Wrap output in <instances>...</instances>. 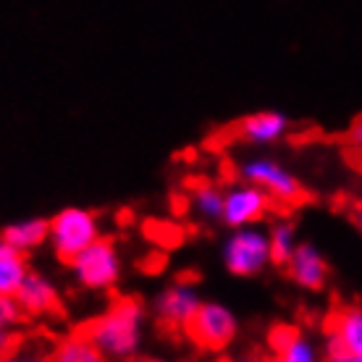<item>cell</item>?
Here are the masks:
<instances>
[{"label": "cell", "mask_w": 362, "mask_h": 362, "mask_svg": "<svg viewBox=\"0 0 362 362\" xmlns=\"http://www.w3.org/2000/svg\"><path fill=\"white\" fill-rule=\"evenodd\" d=\"M84 334L100 346L110 362H124L136 357L145 346L147 313L145 305L134 297L116 299L98 317H92L84 326Z\"/></svg>", "instance_id": "1"}, {"label": "cell", "mask_w": 362, "mask_h": 362, "mask_svg": "<svg viewBox=\"0 0 362 362\" xmlns=\"http://www.w3.org/2000/svg\"><path fill=\"white\" fill-rule=\"evenodd\" d=\"M221 260L236 279L260 276L273 263L268 231H263L257 223L231 228V234L223 239V247H221Z\"/></svg>", "instance_id": "2"}, {"label": "cell", "mask_w": 362, "mask_h": 362, "mask_svg": "<svg viewBox=\"0 0 362 362\" xmlns=\"http://www.w3.org/2000/svg\"><path fill=\"white\" fill-rule=\"evenodd\" d=\"M100 218L87 208H61L50 218V234H47V245L53 247V252L61 260H71L76 255L87 250L92 242L100 239Z\"/></svg>", "instance_id": "3"}, {"label": "cell", "mask_w": 362, "mask_h": 362, "mask_svg": "<svg viewBox=\"0 0 362 362\" xmlns=\"http://www.w3.org/2000/svg\"><path fill=\"white\" fill-rule=\"evenodd\" d=\"M69 268H71L74 281H76L82 289L108 291L121 281L124 260H121L118 247L113 245L110 239L100 236L98 242H92L87 250H82L76 257L69 260Z\"/></svg>", "instance_id": "4"}, {"label": "cell", "mask_w": 362, "mask_h": 362, "mask_svg": "<svg viewBox=\"0 0 362 362\" xmlns=\"http://www.w3.org/2000/svg\"><path fill=\"white\" fill-rule=\"evenodd\" d=\"M187 334L205 352H223L239 336V317L228 305L208 299L202 302L187 326Z\"/></svg>", "instance_id": "5"}, {"label": "cell", "mask_w": 362, "mask_h": 362, "mask_svg": "<svg viewBox=\"0 0 362 362\" xmlns=\"http://www.w3.org/2000/svg\"><path fill=\"white\" fill-rule=\"evenodd\" d=\"M239 176L242 181H250L255 187L268 194L276 202H284V205H291L302 197V184L294 173L286 168L284 163H279L276 158H265V155H257V158H250L239 165Z\"/></svg>", "instance_id": "6"}, {"label": "cell", "mask_w": 362, "mask_h": 362, "mask_svg": "<svg viewBox=\"0 0 362 362\" xmlns=\"http://www.w3.org/2000/svg\"><path fill=\"white\" fill-rule=\"evenodd\" d=\"M271 202L273 199L260 187H255L250 181H239L234 187L223 189V216H221V223H226L228 228L260 223L268 216Z\"/></svg>", "instance_id": "7"}, {"label": "cell", "mask_w": 362, "mask_h": 362, "mask_svg": "<svg viewBox=\"0 0 362 362\" xmlns=\"http://www.w3.org/2000/svg\"><path fill=\"white\" fill-rule=\"evenodd\" d=\"M199 305H202V297L192 281H173L163 291H158V297L153 299V313L163 326L187 331Z\"/></svg>", "instance_id": "8"}, {"label": "cell", "mask_w": 362, "mask_h": 362, "mask_svg": "<svg viewBox=\"0 0 362 362\" xmlns=\"http://www.w3.org/2000/svg\"><path fill=\"white\" fill-rule=\"evenodd\" d=\"M286 273L289 279L308 291H320L328 281V263L323 252L310 242H299L297 250L286 260Z\"/></svg>", "instance_id": "9"}, {"label": "cell", "mask_w": 362, "mask_h": 362, "mask_svg": "<svg viewBox=\"0 0 362 362\" xmlns=\"http://www.w3.org/2000/svg\"><path fill=\"white\" fill-rule=\"evenodd\" d=\"M18 305L24 308V315L29 317H42V315H53L61 308V291L53 281L42 276L37 271H29L24 284L18 286L16 291Z\"/></svg>", "instance_id": "10"}, {"label": "cell", "mask_w": 362, "mask_h": 362, "mask_svg": "<svg viewBox=\"0 0 362 362\" xmlns=\"http://www.w3.org/2000/svg\"><path fill=\"white\" fill-rule=\"evenodd\" d=\"M291 118L281 110H260L252 116L242 118L239 136L250 145H276L279 139L289 134Z\"/></svg>", "instance_id": "11"}, {"label": "cell", "mask_w": 362, "mask_h": 362, "mask_svg": "<svg viewBox=\"0 0 362 362\" xmlns=\"http://www.w3.org/2000/svg\"><path fill=\"white\" fill-rule=\"evenodd\" d=\"M326 349H341L354 357L362 354V310L344 308L339 310L328 323V344Z\"/></svg>", "instance_id": "12"}, {"label": "cell", "mask_w": 362, "mask_h": 362, "mask_svg": "<svg viewBox=\"0 0 362 362\" xmlns=\"http://www.w3.org/2000/svg\"><path fill=\"white\" fill-rule=\"evenodd\" d=\"M271 346L273 357L268 362H323L320 349L297 328L279 326L271 334Z\"/></svg>", "instance_id": "13"}, {"label": "cell", "mask_w": 362, "mask_h": 362, "mask_svg": "<svg viewBox=\"0 0 362 362\" xmlns=\"http://www.w3.org/2000/svg\"><path fill=\"white\" fill-rule=\"evenodd\" d=\"M0 234L6 236V242L13 250H18L21 255H29L40 250L42 245H47L50 221H45V218H21V221H13L8 226H3Z\"/></svg>", "instance_id": "14"}, {"label": "cell", "mask_w": 362, "mask_h": 362, "mask_svg": "<svg viewBox=\"0 0 362 362\" xmlns=\"http://www.w3.org/2000/svg\"><path fill=\"white\" fill-rule=\"evenodd\" d=\"M29 273V265L24 255L13 250L0 234V294H16Z\"/></svg>", "instance_id": "15"}, {"label": "cell", "mask_w": 362, "mask_h": 362, "mask_svg": "<svg viewBox=\"0 0 362 362\" xmlns=\"http://www.w3.org/2000/svg\"><path fill=\"white\" fill-rule=\"evenodd\" d=\"M189 210L199 221H221L223 216V189L210 181H197L189 189Z\"/></svg>", "instance_id": "16"}, {"label": "cell", "mask_w": 362, "mask_h": 362, "mask_svg": "<svg viewBox=\"0 0 362 362\" xmlns=\"http://www.w3.org/2000/svg\"><path fill=\"white\" fill-rule=\"evenodd\" d=\"M50 360L53 362H110L84 331L82 334L66 336L64 341L53 349V357H50Z\"/></svg>", "instance_id": "17"}, {"label": "cell", "mask_w": 362, "mask_h": 362, "mask_svg": "<svg viewBox=\"0 0 362 362\" xmlns=\"http://www.w3.org/2000/svg\"><path fill=\"white\" fill-rule=\"evenodd\" d=\"M268 239H271V255L273 263L286 265V260L291 257V252L297 250L299 239H297V228L291 221H276L268 231Z\"/></svg>", "instance_id": "18"}, {"label": "cell", "mask_w": 362, "mask_h": 362, "mask_svg": "<svg viewBox=\"0 0 362 362\" xmlns=\"http://www.w3.org/2000/svg\"><path fill=\"white\" fill-rule=\"evenodd\" d=\"M24 317L27 315L16 294H0V328H16Z\"/></svg>", "instance_id": "19"}, {"label": "cell", "mask_w": 362, "mask_h": 362, "mask_svg": "<svg viewBox=\"0 0 362 362\" xmlns=\"http://www.w3.org/2000/svg\"><path fill=\"white\" fill-rule=\"evenodd\" d=\"M0 362H53L45 354H37V352H11L6 357H0Z\"/></svg>", "instance_id": "20"}, {"label": "cell", "mask_w": 362, "mask_h": 362, "mask_svg": "<svg viewBox=\"0 0 362 362\" xmlns=\"http://www.w3.org/2000/svg\"><path fill=\"white\" fill-rule=\"evenodd\" d=\"M16 334H13V328H0V357H6V354L16 352Z\"/></svg>", "instance_id": "21"}, {"label": "cell", "mask_w": 362, "mask_h": 362, "mask_svg": "<svg viewBox=\"0 0 362 362\" xmlns=\"http://www.w3.org/2000/svg\"><path fill=\"white\" fill-rule=\"evenodd\" d=\"M326 362H360V357L341 352V349H326Z\"/></svg>", "instance_id": "22"}, {"label": "cell", "mask_w": 362, "mask_h": 362, "mask_svg": "<svg viewBox=\"0 0 362 362\" xmlns=\"http://www.w3.org/2000/svg\"><path fill=\"white\" fill-rule=\"evenodd\" d=\"M349 142L354 147H362V121H354L352 129H349Z\"/></svg>", "instance_id": "23"}, {"label": "cell", "mask_w": 362, "mask_h": 362, "mask_svg": "<svg viewBox=\"0 0 362 362\" xmlns=\"http://www.w3.org/2000/svg\"><path fill=\"white\" fill-rule=\"evenodd\" d=\"M124 362H171V360H163V357H153V354H136V357H129Z\"/></svg>", "instance_id": "24"}, {"label": "cell", "mask_w": 362, "mask_h": 362, "mask_svg": "<svg viewBox=\"0 0 362 362\" xmlns=\"http://www.w3.org/2000/svg\"><path fill=\"white\" fill-rule=\"evenodd\" d=\"M223 362H263V360H257L252 354H239V357H226Z\"/></svg>", "instance_id": "25"}, {"label": "cell", "mask_w": 362, "mask_h": 362, "mask_svg": "<svg viewBox=\"0 0 362 362\" xmlns=\"http://www.w3.org/2000/svg\"><path fill=\"white\" fill-rule=\"evenodd\" d=\"M354 226L360 228V234H362V205L357 210H354Z\"/></svg>", "instance_id": "26"}, {"label": "cell", "mask_w": 362, "mask_h": 362, "mask_svg": "<svg viewBox=\"0 0 362 362\" xmlns=\"http://www.w3.org/2000/svg\"><path fill=\"white\" fill-rule=\"evenodd\" d=\"M360 362H362V354H360Z\"/></svg>", "instance_id": "27"}]
</instances>
